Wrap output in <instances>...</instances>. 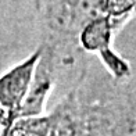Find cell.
<instances>
[{
    "mask_svg": "<svg viewBox=\"0 0 136 136\" xmlns=\"http://www.w3.org/2000/svg\"><path fill=\"white\" fill-rule=\"evenodd\" d=\"M36 14L39 46L61 67H71L85 51L81 49L82 31L104 14V0H31Z\"/></svg>",
    "mask_w": 136,
    "mask_h": 136,
    "instance_id": "1",
    "label": "cell"
},
{
    "mask_svg": "<svg viewBox=\"0 0 136 136\" xmlns=\"http://www.w3.org/2000/svg\"><path fill=\"white\" fill-rule=\"evenodd\" d=\"M42 57V47H38L21 63L14 65L0 78V108L1 136H9L20 119L22 106L29 94L36 67Z\"/></svg>",
    "mask_w": 136,
    "mask_h": 136,
    "instance_id": "2",
    "label": "cell"
},
{
    "mask_svg": "<svg viewBox=\"0 0 136 136\" xmlns=\"http://www.w3.org/2000/svg\"><path fill=\"white\" fill-rule=\"evenodd\" d=\"M124 28L122 24L115 21L108 15H100L90 21L82 31L79 43L85 53L99 56L113 49V42L119 31Z\"/></svg>",
    "mask_w": 136,
    "mask_h": 136,
    "instance_id": "3",
    "label": "cell"
},
{
    "mask_svg": "<svg viewBox=\"0 0 136 136\" xmlns=\"http://www.w3.org/2000/svg\"><path fill=\"white\" fill-rule=\"evenodd\" d=\"M104 15L118 21L124 26L136 17V0H104Z\"/></svg>",
    "mask_w": 136,
    "mask_h": 136,
    "instance_id": "4",
    "label": "cell"
}]
</instances>
